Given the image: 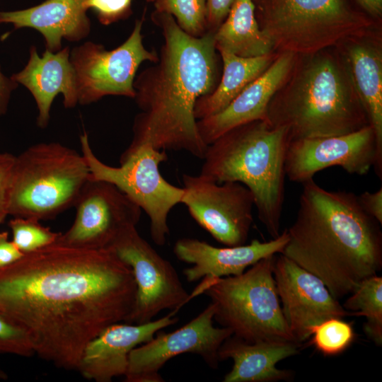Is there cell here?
<instances>
[{"label":"cell","instance_id":"obj_18","mask_svg":"<svg viewBox=\"0 0 382 382\" xmlns=\"http://www.w3.org/2000/svg\"><path fill=\"white\" fill-rule=\"evenodd\" d=\"M288 239L286 229L269 241L254 239L248 245L225 248L183 238L175 242L173 253L179 260L192 265L183 273L187 282H195L206 277L239 275L260 260L282 253Z\"/></svg>","mask_w":382,"mask_h":382},{"label":"cell","instance_id":"obj_39","mask_svg":"<svg viewBox=\"0 0 382 382\" xmlns=\"http://www.w3.org/2000/svg\"><path fill=\"white\" fill-rule=\"evenodd\" d=\"M147 1H155L156 0H146Z\"/></svg>","mask_w":382,"mask_h":382},{"label":"cell","instance_id":"obj_30","mask_svg":"<svg viewBox=\"0 0 382 382\" xmlns=\"http://www.w3.org/2000/svg\"><path fill=\"white\" fill-rule=\"evenodd\" d=\"M30 357L35 354L26 333L0 313V354Z\"/></svg>","mask_w":382,"mask_h":382},{"label":"cell","instance_id":"obj_37","mask_svg":"<svg viewBox=\"0 0 382 382\" xmlns=\"http://www.w3.org/2000/svg\"><path fill=\"white\" fill-rule=\"evenodd\" d=\"M358 3L375 18H379L382 13V0H357Z\"/></svg>","mask_w":382,"mask_h":382},{"label":"cell","instance_id":"obj_11","mask_svg":"<svg viewBox=\"0 0 382 382\" xmlns=\"http://www.w3.org/2000/svg\"><path fill=\"white\" fill-rule=\"evenodd\" d=\"M107 249L131 268L136 283L135 301L126 323H149L163 310L178 311L191 299L173 265L139 235L136 226L123 231Z\"/></svg>","mask_w":382,"mask_h":382},{"label":"cell","instance_id":"obj_1","mask_svg":"<svg viewBox=\"0 0 382 382\" xmlns=\"http://www.w3.org/2000/svg\"><path fill=\"white\" fill-rule=\"evenodd\" d=\"M136 290L131 268L110 250L54 243L0 268V313L26 333L35 354L76 370L91 340L127 321Z\"/></svg>","mask_w":382,"mask_h":382},{"label":"cell","instance_id":"obj_8","mask_svg":"<svg viewBox=\"0 0 382 382\" xmlns=\"http://www.w3.org/2000/svg\"><path fill=\"white\" fill-rule=\"evenodd\" d=\"M261 30L274 49L309 55L369 35L373 23L345 0H260Z\"/></svg>","mask_w":382,"mask_h":382},{"label":"cell","instance_id":"obj_6","mask_svg":"<svg viewBox=\"0 0 382 382\" xmlns=\"http://www.w3.org/2000/svg\"><path fill=\"white\" fill-rule=\"evenodd\" d=\"M91 178L82 154L58 142L39 143L15 156L8 214L50 220L74 207Z\"/></svg>","mask_w":382,"mask_h":382},{"label":"cell","instance_id":"obj_7","mask_svg":"<svg viewBox=\"0 0 382 382\" xmlns=\"http://www.w3.org/2000/svg\"><path fill=\"white\" fill-rule=\"evenodd\" d=\"M275 256L260 260L239 275L204 278L190 299L201 294L208 296L214 320L248 342L294 341L274 279Z\"/></svg>","mask_w":382,"mask_h":382},{"label":"cell","instance_id":"obj_20","mask_svg":"<svg viewBox=\"0 0 382 382\" xmlns=\"http://www.w3.org/2000/svg\"><path fill=\"white\" fill-rule=\"evenodd\" d=\"M69 54L70 50L66 47L57 52L45 50L40 57L32 46L27 64L11 76L33 95L38 109L37 125L42 129L49 124L51 106L58 94L63 95L66 108L79 103L76 76Z\"/></svg>","mask_w":382,"mask_h":382},{"label":"cell","instance_id":"obj_24","mask_svg":"<svg viewBox=\"0 0 382 382\" xmlns=\"http://www.w3.org/2000/svg\"><path fill=\"white\" fill-rule=\"evenodd\" d=\"M223 62V72L214 91L199 98L195 115L201 120L221 112L241 91L258 78L277 58L273 52L255 57H242L226 51H219Z\"/></svg>","mask_w":382,"mask_h":382},{"label":"cell","instance_id":"obj_9","mask_svg":"<svg viewBox=\"0 0 382 382\" xmlns=\"http://www.w3.org/2000/svg\"><path fill=\"white\" fill-rule=\"evenodd\" d=\"M81 154L89 168L91 178L115 185L150 219L153 241L163 245L169 234L168 217L170 210L181 203L184 188L168 183L161 174L159 166L167 160L165 151L149 145L128 146L120 156V166H110L93 153L86 132L80 136Z\"/></svg>","mask_w":382,"mask_h":382},{"label":"cell","instance_id":"obj_21","mask_svg":"<svg viewBox=\"0 0 382 382\" xmlns=\"http://www.w3.org/2000/svg\"><path fill=\"white\" fill-rule=\"evenodd\" d=\"M87 11L83 0H46L25 9L0 11V24H11L15 30L35 29L44 37L46 50L57 52L62 39L77 42L88 35Z\"/></svg>","mask_w":382,"mask_h":382},{"label":"cell","instance_id":"obj_3","mask_svg":"<svg viewBox=\"0 0 382 382\" xmlns=\"http://www.w3.org/2000/svg\"><path fill=\"white\" fill-rule=\"evenodd\" d=\"M296 219L282 253L319 277L339 300L382 268L381 224L357 196L303 183Z\"/></svg>","mask_w":382,"mask_h":382},{"label":"cell","instance_id":"obj_35","mask_svg":"<svg viewBox=\"0 0 382 382\" xmlns=\"http://www.w3.org/2000/svg\"><path fill=\"white\" fill-rule=\"evenodd\" d=\"M24 255L12 240L8 239L7 231L0 232V268L8 266Z\"/></svg>","mask_w":382,"mask_h":382},{"label":"cell","instance_id":"obj_4","mask_svg":"<svg viewBox=\"0 0 382 382\" xmlns=\"http://www.w3.org/2000/svg\"><path fill=\"white\" fill-rule=\"evenodd\" d=\"M265 117L285 127L289 141L339 136L369 125L343 62L324 50L296 60Z\"/></svg>","mask_w":382,"mask_h":382},{"label":"cell","instance_id":"obj_16","mask_svg":"<svg viewBox=\"0 0 382 382\" xmlns=\"http://www.w3.org/2000/svg\"><path fill=\"white\" fill-rule=\"evenodd\" d=\"M273 275L284 319L296 342L309 339L312 328L327 319L350 316L319 277L282 254L275 256Z\"/></svg>","mask_w":382,"mask_h":382},{"label":"cell","instance_id":"obj_38","mask_svg":"<svg viewBox=\"0 0 382 382\" xmlns=\"http://www.w3.org/2000/svg\"><path fill=\"white\" fill-rule=\"evenodd\" d=\"M7 378L8 374L3 370L0 369V380H6Z\"/></svg>","mask_w":382,"mask_h":382},{"label":"cell","instance_id":"obj_5","mask_svg":"<svg viewBox=\"0 0 382 382\" xmlns=\"http://www.w3.org/2000/svg\"><path fill=\"white\" fill-rule=\"evenodd\" d=\"M289 141L285 127H272L265 120L239 125L207 146L199 173L217 183L238 182L247 187L272 238L280 235Z\"/></svg>","mask_w":382,"mask_h":382},{"label":"cell","instance_id":"obj_29","mask_svg":"<svg viewBox=\"0 0 382 382\" xmlns=\"http://www.w3.org/2000/svg\"><path fill=\"white\" fill-rule=\"evenodd\" d=\"M8 226L12 241L24 254L54 244L60 235L32 218L14 217L9 221Z\"/></svg>","mask_w":382,"mask_h":382},{"label":"cell","instance_id":"obj_2","mask_svg":"<svg viewBox=\"0 0 382 382\" xmlns=\"http://www.w3.org/2000/svg\"><path fill=\"white\" fill-rule=\"evenodd\" d=\"M153 20L164 42L154 64L134 79V98L141 112L135 117L129 146L183 150L203 159L208 145L199 134L195 108L217 85L214 32L190 35L165 13L154 12Z\"/></svg>","mask_w":382,"mask_h":382},{"label":"cell","instance_id":"obj_23","mask_svg":"<svg viewBox=\"0 0 382 382\" xmlns=\"http://www.w3.org/2000/svg\"><path fill=\"white\" fill-rule=\"evenodd\" d=\"M369 37L350 38L340 45L343 48V63L374 130L382 158V52L379 44Z\"/></svg>","mask_w":382,"mask_h":382},{"label":"cell","instance_id":"obj_12","mask_svg":"<svg viewBox=\"0 0 382 382\" xmlns=\"http://www.w3.org/2000/svg\"><path fill=\"white\" fill-rule=\"evenodd\" d=\"M182 199L194 220L226 246L245 244L253 221L254 197L238 182L215 183L202 175L183 174Z\"/></svg>","mask_w":382,"mask_h":382},{"label":"cell","instance_id":"obj_17","mask_svg":"<svg viewBox=\"0 0 382 382\" xmlns=\"http://www.w3.org/2000/svg\"><path fill=\"white\" fill-rule=\"evenodd\" d=\"M175 314L173 311L142 324L121 322L108 326L86 346L76 370L96 382H110L115 377L125 376L131 351L163 328L175 324Z\"/></svg>","mask_w":382,"mask_h":382},{"label":"cell","instance_id":"obj_10","mask_svg":"<svg viewBox=\"0 0 382 382\" xmlns=\"http://www.w3.org/2000/svg\"><path fill=\"white\" fill-rule=\"evenodd\" d=\"M143 21L137 20L129 37L112 50L89 41L70 51L79 104L88 105L106 96L134 98V81L140 64L145 61L155 62L158 58L143 45Z\"/></svg>","mask_w":382,"mask_h":382},{"label":"cell","instance_id":"obj_25","mask_svg":"<svg viewBox=\"0 0 382 382\" xmlns=\"http://www.w3.org/2000/svg\"><path fill=\"white\" fill-rule=\"evenodd\" d=\"M216 49L242 57L273 52L274 46L261 30L255 17L253 0H236L228 15L214 32Z\"/></svg>","mask_w":382,"mask_h":382},{"label":"cell","instance_id":"obj_32","mask_svg":"<svg viewBox=\"0 0 382 382\" xmlns=\"http://www.w3.org/2000/svg\"><path fill=\"white\" fill-rule=\"evenodd\" d=\"M15 156L0 153V224L8 214L9 191L12 168Z\"/></svg>","mask_w":382,"mask_h":382},{"label":"cell","instance_id":"obj_33","mask_svg":"<svg viewBox=\"0 0 382 382\" xmlns=\"http://www.w3.org/2000/svg\"><path fill=\"white\" fill-rule=\"evenodd\" d=\"M236 0H206L207 31L215 32Z\"/></svg>","mask_w":382,"mask_h":382},{"label":"cell","instance_id":"obj_31","mask_svg":"<svg viewBox=\"0 0 382 382\" xmlns=\"http://www.w3.org/2000/svg\"><path fill=\"white\" fill-rule=\"evenodd\" d=\"M132 0H83L84 7L93 9L100 23L110 25L128 18L132 13Z\"/></svg>","mask_w":382,"mask_h":382},{"label":"cell","instance_id":"obj_28","mask_svg":"<svg viewBox=\"0 0 382 382\" xmlns=\"http://www.w3.org/2000/svg\"><path fill=\"white\" fill-rule=\"evenodd\" d=\"M311 344L326 356L339 354L352 343L354 332L352 325L340 318H331L312 328Z\"/></svg>","mask_w":382,"mask_h":382},{"label":"cell","instance_id":"obj_14","mask_svg":"<svg viewBox=\"0 0 382 382\" xmlns=\"http://www.w3.org/2000/svg\"><path fill=\"white\" fill-rule=\"evenodd\" d=\"M71 226L54 244L76 248L107 249L126 228L136 226L141 209L115 185L90 178L74 206Z\"/></svg>","mask_w":382,"mask_h":382},{"label":"cell","instance_id":"obj_15","mask_svg":"<svg viewBox=\"0 0 382 382\" xmlns=\"http://www.w3.org/2000/svg\"><path fill=\"white\" fill-rule=\"evenodd\" d=\"M335 166L358 175L367 174L373 167L382 179V158L370 125L347 134L289 141L284 170L290 181L303 183Z\"/></svg>","mask_w":382,"mask_h":382},{"label":"cell","instance_id":"obj_27","mask_svg":"<svg viewBox=\"0 0 382 382\" xmlns=\"http://www.w3.org/2000/svg\"><path fill=\"white\" fill-rule=\"evenodd\" d=\"M155 8V12L171 15L190 35L200 37L207 32L206 0H156Z\"/></svg>","mask_w":382,"mask_h":382},{"label":"cell","instance_id":"obj_34","mask_svg":"<svg viewBox=\"0 0 382 382\" xmlns=\"http://www.w3.org/2000/svg\"><path fill=\"white\" fill-rule=\"evenodd\" d=\"M361 208L382 224V187L375 192H364L357 196Z\"/></svg>","mask_w":382,"mask_h":382},{"label":"cell","instance_id":"obj_22","mask_svg":"<svg viewBox=\"0 0 382 382\" xmlns=\"http://www.w3.org/2000/svg\"><path fill=\"white\" fill-rule=\"evenodd\" d=\"M301 344L294 341H262L248 342L231 335L219 349L220 361L233 360L231 370L224 377V382H275L289 381L294 373L279 369L280 361L296 355Z\"/></svg>","mask_w":382,"mask_h":382},{"label":"cell","instance_id":"obj_13","mask_svg":"<svg viewBox=\"0 0 382 382\" xmlns=\"http://www.w3.org/2000/svg\"><path fill=\"white\" fill-rule=\"evenodd\" d=\"M214 309L209 304L187 324L171 332H161L133 349L125 378L127 382H162L160 369L180 354L199 356L212 369L220 361L219 349L233 335L227 328L214 326Z\"/></svg>","mask_w":382,"mask_h":382},{"label":"cell","instance_id":"obj_26","mask_svg":"<svg viewBox=\"0 0 382 382\" xmlns=\"http://www.w3.org/2000/svg\"><path fill=\"white\" fill-rule=\"evenodd\" d=\"M350 316H364V330L377 346L382 345V277L363 279L342 305Z\"/></svg>","mask_w":382,"mask_h":382},{"label":"cell","instance_id":"obj_36","mask_svg":"<svg viewBox=\"0 0 382 382\" xmlns=\"http://www.w3.org/2000/svg\"><path fill=\"white\" fill-rule=\"evenodd\" d=\"M18 86V83L11 77L3 74L0 66V115L6 113L11 93Z\"/></svg>","mask_w":382,"mask_h":382},{"label":"cell","instance_id":"obj_19","mask_svg":"<svg viewBox=\"0 0 382 382\" xmlns=\"http://www.w3.org/2000/svg\"><path fill=\"white\" fill-rule=\"evenodd\" d=\"M297 56L288 52H281L226 108L216 114L198 120V130L205 144L209 145L239 125L265 120L268 105L288 79Z\"/></svg>","mask_w":382,"mask_h":382}]
</instances>
